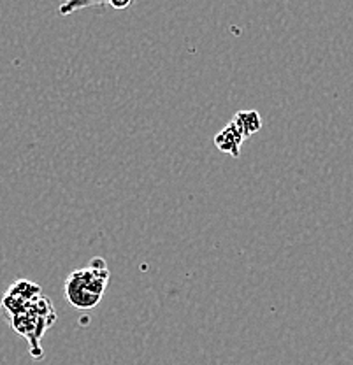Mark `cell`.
<instances>
[{"label": "cell", "mask_w": 353, "mask_h": 365, "mask_svg": "<svg viewBox=\"0 0 353 365\" xmlns=\"http://www.w3.org/2000/svg\"><path fill=\"white\" fill-rule=\"evenodd\" d=\"M109 283L108 265L102 258H93L88 267L76 269L69 274L63 284V294L67 302L74 309H95L104 297Z\"/></svg>", "instance_id": "obj_1"}, {"label": "cell", "mask_w": 353, "mask_h": 365, "mask_svg": "<svg viewBox=\"0 0 353 365\" xmlns=\"http://www.w3.org/2000/svg\"><path fill=\"white\" fill-rule=\"evenodd\" d=\"M246 137L242 135V132L235 127L234 121H230L225 127V130L220 132L218 135L215 137V144L218 150H222L223 153H229L232 157H239V148H241L242 140Z\"/></svg>", "instance_id": "obj_2"}, {"label": "cell", "mask_w": 353, "mask_h": 365, "mask_svg": "<svg viewBox=\"0 0 353 365\" xmlns=\"http://www.w3.org/2000/svg\"><path fill=\"white\" fill-rule=\"evenodd\" d=\"M232 121L245 137L255 134V132L260 130L262 127V118L257 111H239L232 118Z\"/></svg>", "instance_id": "obj_3"}, {"label": "cell", "mask_w": 353, "mask_h": 365, "mask_svg": "<svg viewBox=\"0 0 353 365\" xmlns=\"http://www.w3.org/2000/svg\"><path fill=\"white\" fill-rule=\"evenodd\" d=\"M109 0H66L62 2V6L58 7V13L62 16H69V14H74L76 11L88 9V7L95 6H108Z\"/></svg>", "instance_id": "obj_4"}, {"label": "cell", "mask_w": 353, "mask_h": 365, "mask_svg": "<svg viewBox=\"0 0 353 365\" xmlns=\"http://www.w3.org/2000/svg\"><path fill=\"white\" fill-rule=\"evenodd\" d=\"M132 2H134V0H109V6H111L113 9L121 11V9H127Z\"/></svg>", "instance_id": "obj_5"}]
</instances>
